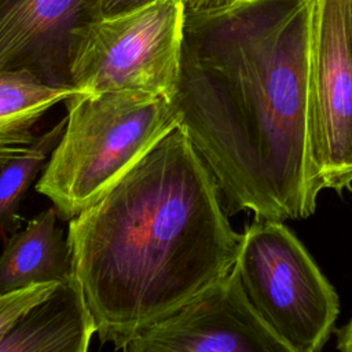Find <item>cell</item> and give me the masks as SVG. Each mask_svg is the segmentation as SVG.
<instances>
[{"label":"cell","instance_id":"12","mask_svg":"<svg viewBox=\"0 0 352 352\" xmlns=\"http://www.w3.org/2000/svg\"><path fill=\"white\" fill-rule=\"evenodd\" d=\"M65 124L66 117L43 135H38L29 153L0 165V228L16 216L25 194L59 142Z\"/></svg>","mask_w":352,"mask_h":352},{"label":"cell","instance_id":"6","mask_svg":"<svg viewBox=\"0 0 352 352\" xmlns=\"http://www.w3.org/2000/svg\"><path fill=\"white\" fill-rule=\"evenodd\" d=\"M311 144L323 188L352 184V28L348 0H316L309 78Z\"/></svg>","mask_w":352,"mask_h":352},{"label":"cell","instance_id":"11","mask_svg":"<svg viewBox=\"0 0 352 352\" xmlns=\"http://www.w3.org/2000/svg\"><path fill=\"white\" fill-rule=\"evenodd\" d=\"M87 92L74 87H52L28 70L0 73V165L29 153L38 135L34 128L59 102Z\"/></svg>","mask_w":352,"mask_h":352},{"label":"cell","instance_id":"2","mask_svg":"<svg viewBox=\"0 0 352 352\" xmlns=\"http://www.w3.org/2000/svg\"><path fill=\"white\" fill-rule=\"evenodd\" d=\"M66 236L96 334L114 349L227 274L242 239L182 125L72 217Z\"/></svg>","mask_w":352,"mask_h":352},{"label":"cell","instance_id":"16","mask_svg":"<svg viewBox=\"0 0 352 352\" xmlns=\"http://www.w3.org/2000/svg\"><path fill=\"white\" fill-rule=\"evenodd\" d=\"M336 348L341 352H352V315L349 320L338 330Z\"/></svg>","mask_w":352,"mask_h":352},{"label":"cell","instance_id":"3","mask_svg":"<svg viewBox=\"0 0 352 352\" xmlns=\"http://www.w3.org/2000/svg\"><path fill=\"white\" fill-rule=\"evenodd\" d=\"M65 103L66 124L36 191L66 220L107 194L182 125L176 99L143 91L78 92Z\"/></svg>","mask_w":352,"mask_h":352},{"label":"cell","instance_id":"14","mask_svg":"<svg viewBox=\"0 0 352 352\" xmlns=\"http://www.w3.org/2000/svg\"><path fill=\"white\" fill-rule=\"evenodd\" d=\"M243 0H184L186 15H210L234 7Z\"/></svg>","mask_w":352,"mask_h":352},{"label":"cell","instance_id":"15","mask_svg":"<svg viewBox=\"0 0 352 352\" xmlns=\"http://www.w3.org/2000/svg\"><path fill=\"white\" fill-rule=\"evenodd\" d=\"M155 1L160 0H102V16H110L132 11Z\"/></svg>","mask_w":352,"mask_h":352},{"label":"cell","instance_id":"5","mask_svg":"<svg viewBox=\"0 0 352 352\" xmlns=\"http://www.w3.org/2000/svg\"><path fill=\"white\" fill-rule=\"evenodd\" d=\"M184 26L183 0H160L87 23L74 34L70 84L91 94L143 91L173 100Z\"/></svg>","mask_w":352,"mask_h":352},{"label":"cell","instance_id":"1","mask_svg":"<svg viewBox=\"0 0 352 352\" xmlns=\"http://www.w3.org/2000/svg\"><path fill=\"white\" fill-rule=\"evenodd\" d=\"M316 0L186 15L176 104L228 213L305 219L323 190L311 144Z\"/></svg>","mask_w":352,"mask_h":352},{"label":"cell","instance_id":"13","mask_svg":"<svg viewBox=\"0 0 352 352\" xmlns=\"http://www.w3.org/2000/svg\"><path fill=\"white\" fill-rule=\"evenodd\" d=\"M59 283L60 282L34 283L0 293V344L30 309L54 293Z\"/></svg>","mask_w":352,"mask_h":352},{"label":"cell","instance_id":"17","mask_svg":"<svg viewBox=\"0 0 352 352\" xmlns=\"http://www.w3.org/2000/svg\"><path fill=\"white\" fill-rule=\"evenodd\" d=\"M348 8H349V18H351V28H352V0H348Z\"/></svg>","mask_w":352,"mask_h":352},{"label":"cell","instance_id":"7","mask_svg":"<svg viewBox=\"0 0 352 352\" xmlns=\"http://www.w3.org/2000/svg\"><path fill=\"white\" fill-rule=\"evenodd\" d=\"M126 352H289L250 304L234 267L136 334Z\"/></svg>","mask_w":352,"mask_h":352},{"label":"cell","instance_id":"4","mask_svg":"<svg viewBox=\"0 0 352 352\" xmlns=\"http://www.w3.org/2000/svg\"><path fill=\"white\" fill-rule=\"evenodd\" d=\"M235 267L250 304L289 352L324 346L340 312L338 296L282 220L248 226Z\"/></svg>","mask_w":352,"mask_h":352},{"label":"cell","instance_id":"8","mask_svg":"<svg viewBox=\"0 0 352 352\" xmlns=\"http://www.w3.org/2000/svg\"><path fill=\"white\" fill-rule=\"evenodd\" d=\"M102 16V0H0V73L28 70L52 87H73L76 32Z\"/></svg>","mask_w":352,"mask_h":352},{"label":"cell","instance_id":"9","mask_svg":"<svg viewBox=\"0 0 352 352\" xmlns=\"http://www.w3.org/2000/svg\"><path fill=\"white\" fill-rule=\"evenodd\" d=\"M96 322L76 275L30 309L0 344V352H85Z\"/></svg>","mask_w":352,"mask_h":352},{"label":"cell","instance_id":"10","mask_svg":"<svg viewBox=\"0 0 352 352\" xmlns=\"http://www.w3.org/2000/svg\"><path fill=\"white\" fill-rule=\"evenodd\" d=\"M55 206L12 234L0 254V293L44 282H65L74 275L67 236L58 226Z\"/></svg>","mask_w":352,"mask_h":352}]
</instances>
